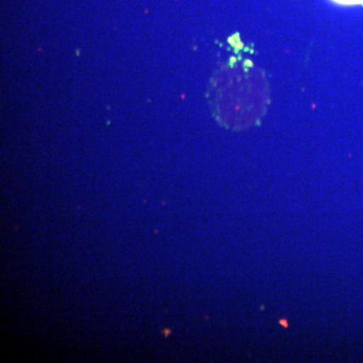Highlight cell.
I'll list each match as a JSON object with an SVG mask.
<instances>
[{"label": "cell", "instance_id": "cell-1", "mask_svg": "<svg viewBox=\"0 0 363 363\" xmlns=\"http://www.w3.org/2000/svg\"><path fill=\"white\" fill-rule=\"evenodd\" d=\"M333 1L342 6H357V4L363 6V0H333Z\"/></svg>", "mask_w": 363, "mask_h": 363}]
</instances>
